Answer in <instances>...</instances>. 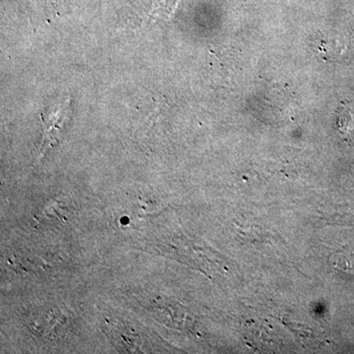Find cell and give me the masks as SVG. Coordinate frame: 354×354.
Here are the masks:
<instances>
[{"mask_svg": "<svg viewBox=\"0 0 354 354\" xmlns=\"http://www.w3.org/2000/svg\"><path fill=\"white\" fill-rule=\"evenodd\" d=\"M68 106L69 100H67L64 104H60L58 106L57 111L51 113L48 118H43L44 127H46L43 142V151L48 145H50L51 142L53 141V137H55L53 136V133L55 131L58 132V130H59L60 125H62V121L64 120V114L66 113V109Z\"/></svg>", "mask_w": 354, "mask_h": 354, "instance_id": "1", "label": "cell"}]
</instances>
